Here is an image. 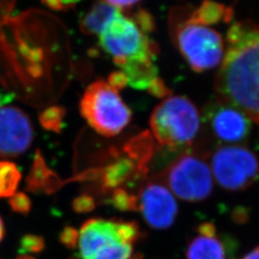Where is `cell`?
Segmentation results:
<instances>
[{"label": "cell", "instance_id": "5b68a950", "mask_svg": "<svg viewBox=\"0 0 259 259\" xmlns=\"http://www.w3.org/2000/svg\"><path fill=\"white\" fill-rule=\"evenodd\" d=\"M98 37L100 47L120 68L131 63L155 62L157 58V44L149 37V32L122 12Z\"/></svg>", "mask_w": 259, "mask_h": 259}, {"label": "cell", "instance_id": "8fae6325", "mask_svg": "<svg viewBox=\"0 0 259 259\" xmlns=\"http://www.w3.org/2000/svg\"><path fill=\"white\" fill-rule=\"evenodd\" d=\"M33 139V125L24 111L17 107L0 108V157H20L30 148Z\"/></svg>", "mask_w": 259, "mask_h": 259}, {"label": "cell", "instance_id": "d6986e66", "mask_svg": "<svg viewBox=\"0 0 259 259\" xmlns=\"http://www.w3.org/2000/svg\"><path fill=\"white\" fill-rule=\"evenodd\" d=\"M9 204L15 212L22 215H27L32 208L31 199L23 192H16L12 197H10Z\"/></svg>", "mask_w": 259, "mask_h": 259}, {"label": "cell", "instance_id": "e0dca14e", "mask_svg": "<svg viewBox=\"0 0 259 259\" xmlns=\"http://www.w3.org/2000/svg\"><path fill=\"white\" fill-rule=\"evenodd\" d=\"M51 175V172L48 170L44 159L40 156H37L30 175L28 177L27 184L30 189L35 190L46 185V181Z\"/></svg>", "mask_w": 259, "mask_h": 259}, {"label": "cell", "instance_id": "603a6c76", "mask_svg": "<svg viewBox=\"0 0 259 259\" xmlns=\"http://www.w3.org/2000/svg\"><path fill=\"white\" fill-rule=\"evenodd\" d=\"M108 83H110L111 87H113L119 91L121 89H123L128 83V82H127V78L125 74L122 71H118V72H113L109 76Z\"/></svg>", "mask_w": 259, "mask_h": 259}, {"label": "cell", "instance_id": "7a4b0ae2", "mask_svg": "<svg viewBox=\"0 0 259 259\" xmlns=\"http://www.w3.org/2000/svg\"><path fill=\"white\" fill-rule=\"evenodd\" d=\"M141 235L136 222L93 218L81 227L77 248L81 259H134Z\"/></svg>", "mask_w": 259, "mask_h": 259}, {"label": "cell", "instance_id": "ffe728a7", "mask_svg": "<svg viewBox=\"0 0 259 259\" xmlns=\"http://www.w3.org/2000/svg\"><path fill=\"white\" fill-rule=\"evenodd\" d=\"M79 232L72 227H65L60 234V242L69 250H74L78 246Z\"/></svg>", "mask_w": 259, "mask_h": 259}, {"label": "cell", "instance_id": "cb8c5ba5", "mask_svg": "<svg viewBox=\"0 0 259 259\" xmlns=\"http://www.w3.org/2000/svg\"><path fill=\"white\" fill-rule=\"evenodd\" d=\"M102 1L120 10L122 12L123 10H129L130 8H132L133 6L138 4L140 0H102Z\"/></svg>", "mask_w": 259, "mask_h": 259}, {"label": "cell", "instance_id": "52a82bcc", "mask_svg": "<svg viewBox=\"0 0 259 259\" xmlns=\"http://www.w3.org/2000/svg\"><path fill=\"white\" fill-rule=\"evenodd\" d=\"M157 179L175 197L188 203L206 200L213 190L211 168L200 152L183 153Z\"/></svg>", "mask_w": 259, "mask_h": 259}, {"label": "cell", "instance_id": "7402d4cb", "mask_svg": "<svg viewBox=\"0 0 259 259\" xmlns=\"http://www.w3.org/2000/svg\"><path fill=\"white\" fill-rule=\"evenodd\" d=\"M47 6L54 10H65L73 7L81 0H41Z\"/></svg>", "mask_w": 259, "mask_h": 259}, {"label": "cell", "instance_id": "4316f807", "mask_svg": "<svg viewBox=\"0 0 259 259\" xmlns=\"http://www.w3.org/2000/svg\"><path fill=\"white\" fill-rule=\"evenodd\" d=\"M4 235H5V226H4V223H3L2 218L0 217V243H1V241L3 239Z\"/></svg>", "mask_w": 259, "mask_h": 259}, {"label": "cell", "instance_id": "484cf974", "mask_svg": "<svg viewBox=\"0 0 259 259\" xmlns=\"http://www.w3.org/2000/svg\"><path fill=\"white\" fill-rule=\"evenodd\" d=\"M243 259H259V247H256L253 250H250V252L246 254Z\"/></svg>", "mask_w": 259, "mask_h": 259}, {"label": "cell", "instance_id": "2e32d148", "mask_svg": "<svg viewBox=\"0 0 259 259\" xmlns=\"http://www.w3.org/2000/svg\"><path fill=\"white\" fill-rule=\"evenodd\" d=\"M65 115V110L63 107L52 106L42 111L38 119L44 129L59 134L63 128Z\"/></svg>", "mask_w": 259, "mask_h": 259}, {"label": "cell", "instance_id": "ba28073f", "mask_svg": "<svg viewBox=\"0 0 259 259\" xmlns=\"http://www.w3.org/2000/svg\"><path fill=\"white\" fill-rule=\"evenodd\" d=\"M209 165L213 178L224 189L245 190L259 179V160L250 149L222 145L213 152Z\"/></svg>", "mask_w": 259, "mask_h": 259}, {"label": "cell", "instance_id": "ac0fdd59", "mask_svg": "<svg viewBox=\"0 0 259 259\" xmlns=\"http://www.w3.org/2000/svg\"><path fill=\"white\" fill-rule=\"evenodd\" d=\"M46 248V240L42 236L37 234H25L19 242V251L22 254L38 253Z\"/></svg>", "mask_w": 259, "mask_h": 259}, {"label": "cell", "instance_id": "5bb4252c", "mask_svg": "<svg viewBox=\"0 0 259 259\" xmlns=\"http://www.w3.org/2000/svg\"><path fill=\"white\" fill-rule=\"evenodd\" d=\"M233 10L212 0H204L198 9L189 11L188 18L195 23L212 25L219 22H229L233 17Z\"/></svg>", "mask_w": 259, "mask_h": 259}, {"label": "cell", "instance_id": "9a60e30c", "mask_svg": "<svg viewBox=\"0 0 259 259\" xmlns=\"http://www.w3.org/2000/svg\"><path fill=\"white\" fill-rule=\"evenodd\" d=\"M21 180L17 165L8 160H0V199L10 198L16 193Z\"/></svg>", "mask_w": 259, "mask_h": 259}, {"label": "cell", "instance_id": "277c9868", "mask_svg": "<svg viewBox=\"0 0 259 259\" xmlns=\"http://www.w3.org/2000/svg\"><path fill=\"white\" fill-rule=\"evenodd\" d=\"M202 118L194 103L185 96L169 95L152 112L153 138L167 148L190 146L200 133Z\"/></svg>", "mask_w": 259, "mask_h": 259}, {"label": "cell", "instance_id": "9c48e42d", "mask_svg": "<svg viewBox=\"0 0 259 259\" xmlns=\"http://www.w3.org/2000/svg\"><path fill=\"white\" fill-rule=\"evenodd\" d=\"M136 196L137 211L149 227L165 230L176 221L179 207L175 196L157 179L140 185Z\"/></svg>", "mask_w": 259, "mask_h": 259}, {"label": "cell", "instance_id": "4fadbf2b", "mask_svg": "<svg viewBox=\"0 0 259 259\" xmlns=\"http://www.w3.org/2000/svg\"><path fill=\"white\" fill-rule=\"evenodd\" d=\"M120 13V10L102 0H98L81 20V30L87 35L99 36L111 20Z\"/></svg>", "mask_w": 259, "mask_h": 259}, {"label": "cell", "instance_id": "30bf717a", "mask_svg": "<svg viewBox=\"0 0 259 259\" xmlns=\"http://www.w3.org/2000/svg\"><path fill=\"white\" fill-rule=\"evenodd\" d=\"M204 121L215 139L228 145H236L250 137V118L240 110L218 98L204 108Z\"/></svg>", "mask_w": 259, "mask_h": 259}, {"label": "cell", "instance_id": "6da1fadb", "mask_svg": "<svg viewBox=\"0 0 259 259\" xmlns=\"http://www.w3.org/2000/svg\"><path fill=\"white\" fill-rule=\"evenodd\" d=\"M228 47L216 76L218 99L259 125V26L236 22L227 35Z\"/></svg>", "mask_w": 259, "mask_h": 259}, {"label": "cell", "instance_id": "83f0119b", "mask_svg": "<svg viewBox=\"0 0 259 259\" xmlns=\"http://www.w3.org/2000/svg\"><path fill=\"white\" fill-rule=\"evenodd\" d=\"M16 259H36L34 256H32V255H30V254H21V255H19Z\"/></svg>", "mask_w": 259, "mask_h": 259}, {"label": "cell", "instance_id": "44dd1931", "mask_svg": "<svg viewBox=\"0 0 259 259\" xmlns=\"http://www.w3.org/2000/svg\"><path fill=\"white\" fill-rule=\"evenodd\" d=\"M72 207L76 212H90L94 208V201L90 196H80L73 201Z\"/></svg>", "mask_w": 259, "mask_h": 259}, {"label": "cell", "instance_id": "d4e9b609", "mask_svg": "<svg viewBox=\"0 0 259 259\" xmlns=\"http://www.w3.org/2000/svg\"><path fill=\"white\" fill-rule=\"evenodd\" d=\"M14 0H0V16L9 13L13 6Z\"/></svg>", "mask_w": 259, "mask_h": 259}, {"label": "cell", "instance_id": "8992f818", "mask_svg": "<svg viewBox=\"0 0 259 259\" xmlns=\"http://www.w3.org/2000/svg\"><path fill=\"white\" fill-rule=\"evenodd\" d=\"M80 111L93 129L107 138L119 135L132 120V111L122 100L119 91L103 80L87 88Z\"/></svg>", "mask_w": 259, "mask_h": 259}, {"label": "cell", "instance_id": "7c38bea8", "mask_svg": "<svg viewBox=\"0 0 259 259\" xmlns=\"http://www.w3.org/2000/svg\"><path fill=\"white\" fill-rule=\"evenodd\" d=\"M232 242L217 232L213 223L205 222L197 228L196 235L187 244L186 259H231Z\"/></svg>", "mask_w": 259, "mask_h": 259}, {"label": "cell", "instance_id": "3957f363", "mask_svg": "<svg viewBox=\"0 0 259 259\" xmlns=\"http://www.w3.org/2000/svg\"><path fill=\"white\" fill-rule=\"evenodd\" d=\"M186 8L170 15V30L180 53L195 72L210 70L222 63L225 48L221 35L211 28L195 23Z\"/></svg>", "mask_w": 259, "mask_h": 259}]
</instances>
